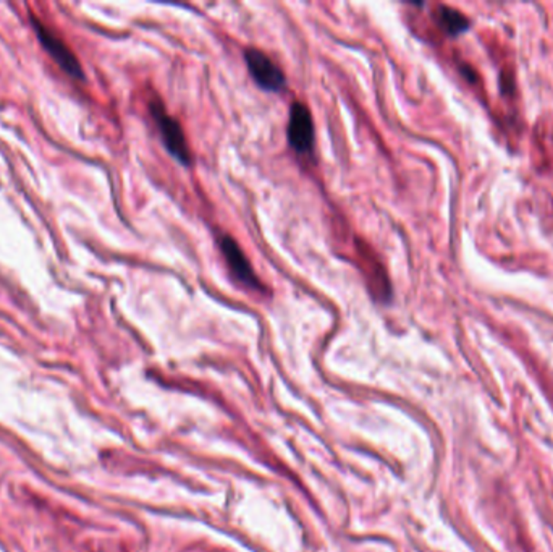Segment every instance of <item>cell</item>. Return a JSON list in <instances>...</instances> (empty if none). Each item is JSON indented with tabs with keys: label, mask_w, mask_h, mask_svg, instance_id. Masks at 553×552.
<instances>
[{
	"label": "cell",
	"mask_w": 553,
	"mask_h": 552,
	"mask_svg": "<svg viewBox=\"0 0 553 552\" xmlns=\"http://www.w3.org/2000/svg\"><path fill=\"white\" fill-rule=\"evenodd\" d=\"M149 112H151L152 120L158 127L159 135L162 138V144L169 151V154L179 164L189 167L193 162V154L189 151L187 137H185V131L181 129L180 122L172 115L167 114L162 100H151L149 102Z\"/></svg>",
	"instance_id": "obj_1"
},
{
	"label": "cell",
	"mask_w": 553,
	"mask_h": 552,
	"mask_svg": "<svg viewBox=\"0 0 553 552\" xmlns=\"http://www.w3.org/2000/svg\"><path fill=\"white\" fill-rule=\"evenodd\" d=\"M31 25H33V29L36 33L39 43L43 46L44 50L51 56L52 60L65 73H68L72 78H83L85 73H83V68L79 65V60L73 54L72 49L67 46L64 39L58 36L54 29L49 28L47 25H44L36 16H31Z\"/></svg>",
	"instance_id": "obj_2"
},
{
	"label": "cell",
	"mask_w": 553,
	"mask_h": 552,
	"mask_svg": "<svg viewBox=\"0 0 553 552\" xmlns=\"http://www.w3.org/2000/svg\"><path fill=\"white\" fill-rule=\"evenodd\" d=\"M245 62L248 72L261 89L267 93H281L287 88L285 73L282 72L281 67L266 52L250 47L245 50Z\"/></svg>",
	"instance_id": "obj_3"
},
{
	"label": "cell",
	"mask_w": 553,
	"mask_h": 552,
	"mask_svg": "<svg viewBox=\"0 0 553 552\" xmlns=\"http://www.w3.org/2000/svg\"><path fill=\"white\" fill-rule=\"evenodd\" d=\"M288 144L300 156H311L314 151V122L306 104L300 100L290 109L287 127Z\"/></svg>",
	"instance_id": "obj_4"
},
{
	"label": "cell",
	"mask_w": 553,
	"mask_h": 552,
	"mask_svg": "<svg viewBox=\"0 0 553 552\" xmlns=\"http://www.w3.org/2000/svg\"><path fill=\"white\" fill-rule=\"evenodd\" d=\"M219 248L222 251L223 258L227 261L229 269H230L231 274L235 276V279L238 282H241L243 286L251 288V290L264 292V286H262V282L259 280L258 276L254 273L251 263L248 261L245 253L240 248V245L230 235L222 234L219 237Z\"/></svg>",
	"instance_id": "obj_5"
},
{
	"label": "cell",
	"mask_w": 553,
	"mask_h": 552,
	"mask_svg": "<svg viewBox=\"0 0 553 552\" xmlns=\"http://www.w3.org/2000/svg\"><path fill=\"white\" fill-rule=\"evenodd\" d=\"M434 20L438 28L450 37L461 36L463 33H466L471 25L466 15L461 14L460 10L448 7V5H438L434 14Z\"/></svg>",
	"instance_id": "obj_6"
}]
</instances>
